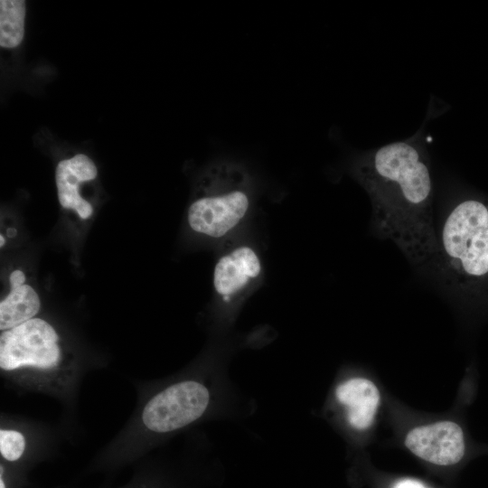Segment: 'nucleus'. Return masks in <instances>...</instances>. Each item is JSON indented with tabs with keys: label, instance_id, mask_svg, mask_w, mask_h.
I'll use <instances>...</instances> for the list:
<instances>
[{
	"label": "nucleus",
	"instance_id": "obj_6",
	"mask_svg": "<svg viewBox=\"0 0 488 488\" xmlns=\"http://www.w3.org/2000/svg\"><path fill=\"white\" fill-rule=\"evenodd\" d=\"M405 446L422 460L444 466L457 464L465 451L461 427L449 420L414 427L407 434Z\"/></svg>",
	"mask_w": 488,
	"mask_h": 488
},
{
	"label": "nucleus",
	"instance_id": "obj_4",
	"mask_svg": "<svg viewBox=\"0 0 488 488\" xmlns=\"http://www.w3.org/2000/svg\"><path fill=\"white\" fill-rule=\"evenodd\" d=\"M211 392L202 381L187 379L172 383L153 395L141 411L146 431L166 434L179 430L203 416Z\"/></svg>",
	"mask_w": 488,
	"mask_h": 488
},
{
	"label": "nucleus",
	"instance_id": "obj_15",
	"mask_svg": "<svg viewBox=\"0 0 488 488\" xmlns=\"http://www.w3.org/2000/svg\"><path fill=\"white\" fill-rule=\"evenodd\" d=\"M1 247L5 244V239L3 237V235H1Z\"/></svg>",
	"mask_w": 488,
	"mask_h": 488
},
{
	"label": "nucleus",
	"instance_id": "obj_1",
	"mask_svg": "<svg viewBox=\"0 0 488 488\" xmlns=\"http://www.w3.org/2000/svg\"><path fill=\"white\" fill-rule=\"evenodd\" d=\"M352 172L370 196L377 235L391 240L416 268L434 269L433 182L421 133L361 155Z\"/></svg>",
	"mask_w": 488,
	"mask_h": 488
},
{
	"label": "nucleus",
	"instance_id": "obj_9",
	"mask_svg": "<svg viewBox=\"0 0 488 488\" xmlns=\"http://www.w3.org/2000/svg\"><path fill=\"white\" fill-rule=\"evenodd\" d=\"M335 397L345 408L352 427L364 430L371 427L380 401V393L371 380L351 378L338 385Z\"/></svg>",
	"mask_w": 488,
	"mask_h": 488
},
{
	"label": "nucleus",
	"instance_id": "obj_11",
	"mask_svg": "<svg viewBox=\"0 0 488 488\" xmlns=\"http://www.w3.org/2000/svg\"><path fill=\"white\" fill-rule=\"evenodd\" d=\"M25 1H0V46L15 48L24 36Z\"/></svg>",
	"mask_w": 488,
	"mask_h": 488
},
{
	"label": "nucleus",
	"instance_id": "obj_12",
	"mask_svg": "<svg viewBox=\"0 0 488 488\" xmlns=\"http://www.w3.org/2000/svg\"><path fill=\"white\" fill-rule=\"evenodd\" d=\"M25 436L19 430L2 427L0 430V454L5 462L17 463L24 455Z\"/></svg>",
	"mask_w": 488,
	"mask_h": 488
},
{
	"label": "nucleus",
	"instance_id": "obj_8",
	"mask_svg": "<svg viewBox=\"0 0 488 488\" xmlns=\"http://www.w3.org/2000/svg\"><path fill=\"white\" fill-rule=\"evenodd\" d=\"M98 169L94 162L84 154L61 160L56 166L55 183L58 199L64 209L74 211L80 219H89L92 205L80 193L81 183L94 180Z\"/></svg>",
	"mask_w": 488,
	"mask_h": 488
},
{
	"label": "nucleus",
	"instance_id": "obj_7",
	"mask_svg": "<svg viewBox=\"0 0 488 488\" xmlns=\"http://www.w3.org/2000/svg\"><path fill=\"white\" fill-rule=\"evenodd\" d=\"M262 272L261 259L249 245H239L221 256L213 269V287L224 301L242 292Z\"/></svg>",
	"mask_w": 488,
	"mask_h": 488
},
{
	"label": "nucleus",
	"instance_id": "obj_14",
	"mask_svg": "<svg viewBox=\"0 0 488 488\" xmlns=\"http://www.w3.org/2000/svg\"><path fill=\"white\" fill-rule=\"evenodd\" d=\"M125 488H155V485L139 478Z\"/></svg>",
	"mask_w": 488,
	"mask_h": 488
},
{
	"label": "nucleus",
	"instance_id": "obj_10",
	"mask_svg": "<svg viewBox=\"0 0 488 488\" xmlns=\"http://www.w3.org/2000/svg\"><path fill=\"white\" fill-rule=\"evenodd\" d=\"M9 281L10 292L0 302L2 332L34 318L41 307L39 296L30 285L24 283L23 271H13Z\"/></svg>",
	"mask_w": 488,
	"mask_h": 488
},
{
	"label": "nucleus",
	"instance_id": "obj_5",
	"mask_svg": "<svg viewBox=\"0 0 488 488\" xmlns=\"http://www.w3.org/2000/svg\"><path fill=\"white\" fill-rule=\"evenodd\" d=\"M249 205V195L240 189L206 192L190 204L187 221L196 233L222 238L242 221Z\"/></svg>",
	"mask_w": 488,
	"mask_h": 488
},
{
	"label": "nucleus",
	"instance_id": "obj_2",
	"mask_svg": "<svg viewBox=\"0 0 488 488\" xmlns=\"http://www.w3.org/2000/svg\"><path fill=\"white\" fill-rule=\"evenodd\" d=\"M438 255L434 267L446 283L459 276L482 277L488 274V207L465 200L446 214L436 234Z\"/></svg>",
	"mask_w": 488,
	"mask_h": 488
},
{
	"label": "nucleus",
	"instance_id": "obj_13",
	"mask_svg": "<svg viewBox=\"0 0 488 488\" xmlns=\"http://www.w3.org/2000/svg\"><path fill=\"white\" fill-rule=\"evenodd\" d=\"M393 488H427V487L417 480L403 479L396 483Z\"/></svg>",
	"mask_w": 488,
	"mask_h": 488
},
{
	"label": "nucleus",
	"instance_id": "obj_3",
	"mask_svg": "<svg viewBox=\"0 0 488 488\" xmlns=\"http://www.w3.org/2000/svg\"><path fill=\"white\" fill-rule=\"evenodd\" d=\"M63 362L60 337L47 321L34 317L0 335V369L15 375L24 371L49 375Z\"/></svg>",
	"mask_w": 488,
	"mask_h": 488
}]
</instances>
